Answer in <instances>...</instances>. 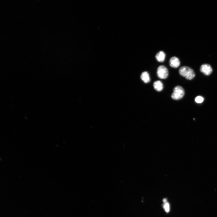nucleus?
I'll list each match as a JSON object with an SVG mask.
<instances>
[{
	"label": "nucleus",
	"instance_id": "423d86ee",
	"mask_svg": "<svg viewBox=\"0 0 217 217\" xmlns=\"http://www.w3.org/2000/svg\"><path fill=\"white\" fill-rule=\"evenodd\" d=\"M166 55L163 51H160L157 53L156 55L157 60L159 62H164L165 59Z\"/></svg>",
	"mask_w": 217,
	"mask_h": 217
},
{
	"label": "nucleus",
	"instance_id": "f257e3e1",
	"mask_svg": "<svg viewBox=\"0 0 217 217\" xmlns=\"http://www.w3.org/2000/svg\"><path fill=\"white\" fill-rule=\"evenodd\" d=\"M179 72L181 76L189 80L192 79L195 76V73L191 68L186 66L181 67L179 70Z\"/></svg>",
	"mask_w": 217,
	"mask_h": 217
},
{
	"label": "nucleus",
	"instance_id": "6e6552de",
	"mask_svg": "<svg viewBox=\"0 0 217 217\" xmlns=\"http://www.w3.org/2000/svg\"><path fill=\"white\" fill-rule=\"evenodd\" d=\"M141 78L142 80L145 83H149L150 81L149 74L147 72H144L142 73L141 75Z\"/></svg>",
	"mask_w": 217,
	"mask_h": 217
},
{
	"label": "nucleus",
	"instance_id": "7ed1b4c3",
	"mask_svg": "<svg viewBox=\"0 0 217 217\" xmlns=\"http://www.w3.org/2000/svg\"><path fill=\"white\" fill-rule=\"evenodd\" d=\"M157 74L158 77L161 79H165L168 76L169 72L167 68L164 66L162 65L158 67L157 69Z\"/></svg>",
	"mask_w": 217,
	"mask_h": 217
},
{
	"label": "nucleus",
	"instance_id": "1a4fd4ad",
	"mask_svg": "<svg viewBox=\"0 0 217 217\" xmlns=\"http://www.w3.org/2000/svg\"><path fill=\"white\" fill-rule=\"evenodd\" d=\"M163 202L164 203V208L165 211L167 213L169 212L170 211V205L169 203L167 202L166 199H164L163 200Z\"/></svg>",
	"mask_w": 217,
	"mask_h": 217
},
{
	"label": "nucleus",
	"instance_id": "9d476101",
	"mask_svg": "<svg viewBox=\"0 0 217 217\" xmlns=\"http://www.w3.org/2000/svg\"><path fill=\"white\" fill-rule=\"evenodd\" d=\"M195 101L198 104H200L204 100L203 97L201 96L197 97L195 99Z\"/></svg>",
	"mask_w": 217,
	"mask_h": 217
},
{
	"label": "nucleus",
	"instance_id": "0eeeda50",
	"mask_svg": "<svg viewBox=\"0 0 217 217\" xmlns=\"http://www.w3.org/2000/svg\"><path fill=\"white\" fill-rule=\"evenodd\" d=\"M153 86L154 89L158 92L162 91L164 88L162 83L160 81L155 82L153 84Z\"/></svg>",
	"mask_w": 217,
	"mask_h": 217
},
{
	"label": "nucleus",
	"instance_id": "f03ea898",
	"mask_svg": "<svg viewBox=\"0 0 217 217\" xmlns=\"http://www.w3.org/2000/svg\"><path fill=\"white\" fill-rule=\"evenodd\" d=\"M184 95L185 91L184 88L180 86H177L174 88L171 97L174 100H178L183 97Z\"/></svg>",
	"mask_w": 217,
	"mask_h": 217
},
{
	"label": "nucleus",
	"instance_id": "20e7f679",
	"mask_svg": "<svg viewBox=\"0 0 217 217\" xmlns=\"http://www.w3.org/2000/svg\"><path fill=\"white\" fill-rule=\"evenodd\" d=\"M201 72L206 75H210L212 73L213 70L211 66L208 64H203L200 67Z\"/></svg>",
	"mask_w": 217,
	"mask_h": 217
},
{
	"label": "nucleus",
	"instance_id": "39448f33",
	"mask_svg": "<svg viewBox=\"0 0 217 217\" xmlns=\"http://www.w3.org/2000/svg\"><path fill=\"white\" fill-rule=\"evenodd\" d=\"M170 65L174 68H177L180 65V63L179 59L176 57L174 56L171 58L169 61Z\"/></svg>",
	"mask_w": 217,
	"mask_h": 217
}]
</instances>
